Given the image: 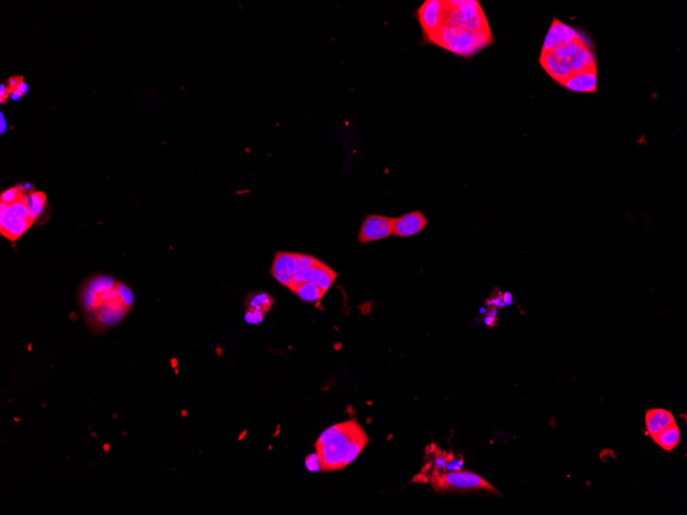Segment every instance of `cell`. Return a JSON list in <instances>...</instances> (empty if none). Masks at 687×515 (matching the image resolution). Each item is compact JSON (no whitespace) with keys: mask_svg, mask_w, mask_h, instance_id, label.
Here are the masks:
<instances>
[{"mask_svg":"<svg viewBox=\"0 0 687 515\" xmlns=\"http://www.w3.org/2000/svg\"><path fill=\"white\" fill-rule=\"evenodd\" d=\"M22 96H23L22 93H21L20 91H18L17 88H16V90L11 91V99L14 100V101H17V100L20 99V98Z\"/></svg>","mask_w":687,"mask_h":515,"instance_id":"26","label":"cell"},{"mask_svg":"<svg viewBox=\"0 0 687 515\" xmlns=\"http://www.w3.org/2000/svg\"><path fill=\"white\" fill-rule=\"evenodd\" d=\"M561 85L575 93H594L597 91V68L575 72Z\"/></svg>","mask_w":687,"mask_h":515,"instance_id":"14","label":"cell"},{"mask_svg":"<svg viewBox=\"0 0 687 515\" xmlns=\"http://www.w3.org/2000/svg\"><path fill=\"white\" fill-rule=\"evenodd\" d=\"M503 300H504L505 305H511L512 302V295H509V293H505L504 298H503Z\"/></svg>","mask_w":687,"mask_h":515,"instance_id":"28","label":"cell"},{"mask_svg":"<svg viewBox=\"0 0 687 515\" xmlns=\"http://www.w3.org/2000/svg\"><path fill=\"white\" fill-rule=\"evenodd\" d=\"M554 53L559 59L564 62L571 73L597 68L595 53L591 50L590 44L584 41L581 35L572 43L556 49Z\"/></svg>","mask_w":687,"mask_h":515,"instance_id":"7","label":"cell"},{"mask_svg":"<svg viewBox=\"0 0 687 515\" xmlns=\"http://www.w3.org/2000/svg\"><path fill=\"white\" fill-rule=\"evenodd\" d=\"M652 440L666 452H672L680 444L681 440V432L676 424L670 426L665 430L661 431L656 437H652Z\"/></svg>","mask_w":687,"mask_h":515,"instance_id":"18","label":"cell"},{"mask_svg":"<svg viewBox=\"0 0 687 515\" xmlns=\"http://www.w3.org/2000/svg\"><path fill=\"white\" fill-rule=\"evenodd\" d=\"M370 439L356 419L326 429L315 444L322 472L337 471L354 462Z\"/></svg>","mask_w":687,"mask_h":515,"instance_id":"2","label":"cell"},{"mask_svg":"<svg viewBox=\"0 0 687 515\" xmlns=\"http://www.w3.org/2000/svg\"><path fill=\"white\" fill-rule=\"evenodd\" d=\"M581 34L574 28L555 19L547 31L541 53L555 52L556 49L572 43Z\"/></svg>","mask_w":687,"mask_h":515,"instance_id":"12","label":"cell"},{"mask_svg":"<svg viewBox=\"0 0 687 515\" xmlns=\"http://www.w3.org/2000/svg\"><path fill=\"white\" fill-rule=\"evenodd\" d=\"M28 197H29V205L32 215H34V218L37 220L39 216H41V214L43 213L44 207H46V193L43 192H36V190H32V192L29 190Z\"/></svg>","mask_w":687,"mask_h":515,"instance_id":"20","label":"cell"},{"mask_svg":"<svg viewBox=\"0 0 687 515\" xmlns=\"http://www.w3.org/2000/svg\"><path fill=\"white\" fill-rule=\"evenodd\" d=\"M270 272L281 285L290 289L292 285L293 277L297 275V253L286 251L275 253Z\"/></svg>","mask_w":687,"mask_h":515,"instance_id":"11","label":"cell"},{"mask_svg":"<svg viewBox=\"0 0 687 515\" xmlns=\"http://www.w3.org/2000/svg\"><path fill=\"white\" fill-rule=\"evenodd\" d=\"M417 21L422 30V44L427 43L444 22V1L426 0L416 11Z\"/></svg>","mask_w":687,"mask_h":515,"instance_id":"8","label":"cell"},{"mask_svg":"<svg viewBox=\"0 0 687 515\" xmlns=\"http://www.w3.org/2000/svg\"><path fill=\"white\" fill-rule=\"evenodd\" d=\"M28 88H28L27 83H24V81H21V83H19L17 87V90L20 91V92L22 93L23 95L26 94V93L28 92Z\"/></svg>","mask_w":687,"mask_h":515,"instance_id":"25","label":"cell"},{"mask_svg":"<svg viewBox=\"0 0 687 515\" xmlns=\"http://www.w3.org/2000/svg\"><path fill=\"white\" fill-rule=\"evenodd\" d=\"M676 424L672 412L666 411L663 409H652L646 412L645 416V425H646L647 434L654 437L665 430L670 426Z\"/></svg>","mask_w":687,"mask_h":515,"instance_id":"15","label":"cell"},{"mask_svg":"<svg viewBox=\"0 0 687 515\" xmlns=\"http://www.w3.org/2000/svg\"><path fill=\"white\" fill-rule=\"evenodd\" d=\"M428 220L421 211L409 212L404 215L395 218L393 235L407 238L414 236L427 227Z\"/></svg>","mask_w":687,"mask_h":515,"instance_id":"13","label":"cell"},{"mask_svg":"<svg viewBox=\"0 0 687 515\" xmlns=\"http://www.w3.org/2000/svg\"><path fill=\"white\" fill-rule=\"evenodd\" d=\"M30 185H19L17 197L9 203L0 202V234L9 242H16L36 223L30 209Z\"/></svg>","mask_w":687,"mask_h":515,"instance_id":"4","label":"cell"},{"mask_svg":"<svg viewBox=\"0 0 687 515\" xmlns=\"http://www.w3.org/2000/svg\"><path fill=\"white\" fill-rule=\"evenodd\" d=\"M293 293L304 302H316L325 297V291L311 282H302L291 289Z\"/></svg>","mask_w":687,"mask_h":515,"instance_id":"19","label":"cell"},{"mask_svg":"<svg viewBox=\"0 0 687 515\" xmlns=\"http://www.w3.org/2000/svg\"><path fill=\"white\" fill-rule=\"evenodd\" d=\"M472 32H492L481 4L476 0L444 1V22Z\"/></svg>","mask_w":687,"mask_h":515,"instance_id":"5","label":"cell"},{"mask_svg":"<svg viewBox=\"0 0 687 515\" xmlns=\"http://www.w3.org/2000/svg\"><path fill=\"white\" fill-rule=\"evenodd\" d=\"M21 81H23V76H13V78H9L8 81V87L11 88V91L16 90Z\"/></svg>","mask_w":687,"mask_h":515,"instance_id":"24","label":"cell"},{"mask_svg":"<svg viewBox=\"0 0 687 515\" xmlns=\"http://www.w3.org/2000/svg\"><path fill=\"white\" fill-rule=\"evenodd\" d=\"M11 88L6 87V85H1V87H0V101H1V104L6 103L9 96H11Z\"/></svg>","mask_w":687,"mask_h":515,"instance_id":"23","label":"cell"},{"mask_svg":"<svg viewBox=\"0 0 687 515\" xmlns=\"http://www.w3.org/2000/svg\"><path fill=\"white\" fill-rule=\"evenodd\" d=\"M246 310L267 314L274 305V297L265 291H253L244 300Z\"/></svg>","mask_w":687,"mask_h":515,"instance_id":"17","label":"cell"},{"mask_svg":"<svg viewBox=\"0 0 687 515\" xmlns=\"http://www.w3.org/2000/svg\"><path fill=\"white\" fill-rule=\"evenodd\" d=\"M305 465H306L307 469L311 472H319L320 470V461H319V457L317 454H309L307 457L306 460H305Z\"/></svg>","mask_w":687,"mask_h":515,"instance_id":"22","label":"cell"},{"mask_svg":"<svg viewBox=\"0 0 687 515\" xmlns=\"http://www.w3.org/2000/svg\"><path fill=\"white\" fill-rule=\"evenodd\" d=\"M0 116H1V125H0V127H1V134H4L6 130V118H4V113L0 114Z\"/></svg>","mask_w":687,"mask_h":515,"instance_id":"27","label":"cell"},{"mask_svg":"<svg viewBox=\"0 0 687 515\" xmlns=\"http://www.w3.org/2000/svg\"><path fill=\"white\" fill-rule=\"evenodd\" d=\"M540 64L546 70L547 74L555 79L556 81H558L559 83H562L565 79L569 78L572 74L564 62L559 59L554 52L541 53Z\"/></svg>","mask_w":687,"mask_h":515,"instance_id":"16","label":"cell"},{"mask_svg":"<svg viewBox=\"0 0 687 515\" xmlns=\"http://www.w3.org/2000/svg\"><path fill=\"white\" fill-rule=\"evenodd\" d=\"M435 491H484L498 494L492 484H489L483 477L476 473L468 471H451L437 473L432 479Z\"/></svg>","mask_w":687,"mask_h":515,"instance_id":"6","label":"cell"},{"mask_svg":"<svg viewBox=\"0 0 687 515\" xmlns=\"http://www.w3.org/2000/svg\"><path fill=\"white\" fill-rule=\"evenodd\" d=\"M76 302L83 322L91 333L102 335L123 322L132 311V288L116 277L95 274L81 282Z\"/></svg>","mask_w":687,"mask_h":515,"instance_id":"1","label":"cell"},{"mask_svg":"<svg viewBox=\"0 0 687 515\" xmlns=\"http://www.w3.org/2000/svg\"><path fill=\"white\" fill-rule=\"evenodd\" d=\"M393 225L395 218L370 214L363 219L358 241L360 244H367L386 239L393 235Z\"/></svg>","mask_w":687,"mask_h":515,"instance_id":"9","label":"cell"},{"mask_svg":"<svg viewBox=\"0 0 687 515\" xmlns=\"http://www.w3.org/2000/svg\"><path fill=\"white\" fill-rule=\"evenodd\" d=\"M337 277V272H335L334 270L330 269L325 263L319 262L317 265H314V267H310V269L306 270V271L300 272L299 274L295 275V276L293 277L292 285H291L290 290L295 287V286L302 283V282H311V283L316 284V285H318L322 290L327 292L328 289L332 287V284L335 283Z\"/></svg>","mask_w":687,"mask_h":515,"instance_id":"10","label":"cell"},{"mask_svg":"<svg viewBox=\"0 0 687 515\" xmlns=\"http://www.w3.org/2000/svg\"><path fill=\"white\" fill-rule=\"evenodd\" d=\"M493 41L492 32H472L444 24L426 44H433L461 57L470 58Z\"/></svg>","mask_w":687,"mask_h":515,"instance_id":"3","label":"cell"},{"mask_svg":"<svg viewBox=\"0 0 687 515\" xmlns=\"http://www.w3.org/2000/svg\"><path fill=\"white\" fill-rule=\"evenodd\" d=\"M265 313L263 312H255L249 311L246 310L245 315H244V320L248 324H253V325H258V324L262 323L264 321Z\"/></svg>","mask_w":687,"mask_h":515,"instance_id":"21","label":"cell"}]
</instances>
